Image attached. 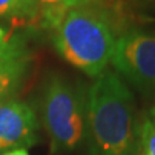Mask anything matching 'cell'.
I'll list each match as a JSON object with an SVG mask.
<instances>
[{
	"label": "cell",
	"mask_w": 155,
	"mask_h": 155,
	"mask_svg": "<svg viewBox=\"0 0 155 155\" xmlns=\"http://www.w3.org/2000/svg\"><path fill=\"white\" fill-rule=\"evenodd\" d=\"M32 54L25 39L18 35L0 57V104L16 98L31 71Z\"/></svg>",
	"instance_id": "cell-6"
},
{
	"label": "cell",
	"mask_w": 155,
	"mask_h": 155,
	"mask_svg": "<svg viewBox=\"0 0 155 155\" xmlns=\"http://www.w3.org/2000/svg\"><path fill=\"white\" fill-rule=\"evenodd\" d=\"M88 89L84 83L52 74L40 94L41 124L53 154L75 151L85 142Z\"/></svg>",
	"instance_id": "cell-3"
},
{
	"label": "cell",
	"mask_w": 155,
	"mask_h": 155,
	"mask_svg": "<svg viewBox=\"0 0 155 155\" xmlns=\"http://www.w3.org/2000/svg\"><path fill=\"white\" fill-rule=\"evenodd\" d=\"M38 132L36 113L27 102L13 98L0 104V155L34 146Z\"/></svg>",
	"instance_id": "cell-5"
},
{
	"label": "cell",
	"mask_w": 155,
	"mask_h": 155,
	"mask_svg": "<svg viewBox=\"0 0 155 155\" xmlns=\"http://www.w3.org/2000/svg\"><path fill=\"white\" fill-rule=\"evenodd\" d=\"M0 19L17 23L40 22L39 0H0Z\"/></svg>",
	"instance_id": "cell-7"
},
{
	"label": "cell",
	"mask_w": 155,
	"mask_h": 155,
	"mask_svg": "<svg viewBox=\"0 0 155 155\" xmlns=\"http://www.w3.org/2000/svg\"><path fill=\"white\" fill-rule=\"evenodd\" d=\"M138 155H155V106L138 124Z\"/></svg>",
	"instance_id": "cell-9"
},
{
	"label": "cell",
	"mask_w": 155,
	"mask_h": 155,
	"mask_svg": "<svg viewBox=\"0 0 155 155\" xmlns=\"http://www.w3.org/2000/svg\"><path fill=\"white\" fill-rule=\"evenodd\" d=\"M114 0H88L69 9L51 31L54 49L91 78L107 69L116 40L125 31Z\"/></svg>",
	"instance_id": "cell-1"
},
{
	"label": "cell",
	"mask_w": 155,
	"mask_h": 155,
	"mask_svg": "<svg viewBox=\"0 0 155 155\" xmlns=\"http://www.w3.org/2000/svg\"><path fill=\"white\" fill-rule=\"evenodd\" d=\"M4 155H28V153L26 149H17V150H12V151H9Z\"/></svg>",
	"instance_id": "cell-11"
},
{
	"label": "cell",
	"mask_w": 155,
	"mask_h": 155,
	"mask_svg": "<svg viewBox=\"0 0 155 155\" xmlns=\"http://www.w3.org/2000/svg\"><path fill=\"white\" fill-rule=\"evenodd\" d=\"M85 143L91 155H137L138 123L132 91L106 69L88 89Z\"/></svg>",
	"instance_id": "cell-2"
},
{
	"label": "cell",
	"mask_w": 155,
	"mask_h": 155,
	"mask_svg": "<svg viewBox=\"0 0 155 155\" xmlns=\"http://www.w3.org/2000/svg\"><path fill=\"white\" fill-rule=\"evenodd\" d=\"M87 2L88 0H39L41 27L51 32L61 22L62 17L69 9Z\"/></svg>",
	"instance_id": "cell-8"
},
{
	"label": "cell",
	"mask_w": 155,
	"mask_h": 155,
	"mask_svg": "<svg viewBox=\"0 0 155 155\" xmlns=\"http://www.w3.org/2000/svg\"><path fill=\"white\" fill-rule=\"evenodd\" d=\"M17 38H18V35L13 34L11 30H8L7 27L0 25V57L13 45V43L16 41Z\"/></svg>",
	"instance_id": "cell-10"
},
{
	"label": "cell",
	"mask_w": 155,
	"mask_h": 155,
	"mask_svg": "<svg viewBox=\"0 0 155 155\" xmlns=\"http://www.w3.org/2000/svg\"><path fill=\"white\" fill-rule=\"evenodd\" d=\"M115 71L146 97H155V32L128 28L111 58Z\"/></svg>",
	"instance_id": "cell-4"
}]
</instances>
